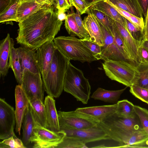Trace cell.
I'll use <instances>...</instances> for the list:
<instances>
[{"instance_id":"6da1fadb","label":"cell","mask_w":148,"mask_h":148,"mask_svg":"<svg viewBox=\"0 0 148 148\" xmlns=\"http://www.w3.org/2000/svg\"><path fill=\"white\" fill-rule=\"evenodd\" d=\"M62 24L53 6L44 5L36 12L19 22L16 38L17 43L36 50L46 42L53 40Z\"/></svg>"},{"instance_id":"7a4b0ae2","label":"cell","mask_w":148,"mask_h":148,"mask_svg":"<svg viewBox=\"0 0 148 148\" xmlns=\"http://www.w3.org/2000/svg\"><path fill=\"white\" fill-rule=\"evenodd\" d=\"M98 125L110 139L118 143L121 148L134 132L142 127L136 117L129 118L120 117L115 113L99 122Z\"/></svg>"},{"instance_id":"3957f363","label":"cell","mask_w":148,"mask_h":148,"mask_svg":"<svg viewBox=\"0 0 148 148\" xmlns=\"http://www.w3.org/2000/svg\"><path fill=\"white\" fill-rule=\"evenodd\" d=\"M70 60L56 49L45 77L42 79L45 91L53 98L59 97L64 90L65 77Z\"/></svg>"},{"instance_id":"277c9868","label":"cell","mask_w":148,"mask_h":148,"mask_svg":"<svg viewBox=\"0 0 148 148\" xmlns=\"http://www.w3.org/2000/svg\"><path fill=\"white\" fill-rule=\"evenodd\" d=\"M53 41L57 49L70 60L84 63L97 60L82 39L72 36H61L55 38Z\"/></svg>"},{"instance_id":"5b68a950","label":"cell","mask_w":148,"mask_h":148,"mask_svg":"<svg viewBox=\"0 0 148 148\" xmlns=\"http://www.w3.org/2000/svg\"><path fill=\"white\" fill-rule=\"evenodd\" d=\"M91 89L88 79L85 77L82 71L69 61L64 79V91L86 104L90 98Z\"/></svg>"},{"instance_id":"8992f818","label":"cell","mask_w":148,"mask_h":148,"mask_svg":"<svg viewBox=\"0 0 148 148\" xmlns=\"http://www.w3.org/2000/svg\"><path fill=\"white\" fill-rule=\"evenodd\" d=\"M102 64L109 78L127 87L134 84L139 75L137 67L126 61L107 60Z\"/></svg>"},{"instance_id":"52a82bcc","label":"cell","mask_w":148,"mask_h":148,"mask_svg":"<svg viewBox=\"0 0 148 148\" xmlns=\"http://www.w3.org/2000/svg\"><path fill=\"white\" fill-rule=\"evenodd\" d=\"M60 130H79L98 125L99 122L76 110L58 112Z\"/></svg>"},{"instance_id":"ba28073f","label":"cell","mask_w":148,"mask_h":148,"mask_svg":"<svg viewBox=\"0 0 148 148\" xmlns=\"http://www.w3.org/2000/svg\"><path fill=\"white\" fill-rule=\"evenodd\" d=\"M66 136L63 130L55 132L36 125L33 130L30 138L34 148H56Z\"/></svg>"},{"instance_id":"9c48e42d","label":"cell","mask_w":148,"mask_h":148,"mask_svg":"<svg viewBox=\"0 0 148 148\" xmlns=\"http://www.w3.org/2000/svg\"><path fill=\"white\" fill-rule=\"evenodd\" d=\"M21 86L29 102L40 100L43 102L45 91L41 73H34L25 70L23 72Z\"/></svg>"},{"instance_id":"30bf717a","label":"cell","mask_w":148,"mask_h":148,"mask_svg":"<svg viewBox=\"0 0 148 148\" xmlns=\"http://www.w3.org/2000/svg\"><path fill=\"white\" fill-rule=\"evenodd\" d=\"M16 123L15 111L3 99H0V139L13 136Z\"/></svg>"},{"instance_id":"8fae6325","label":"cell","mask_w":148,"mask_h":148,"mask_svg":"<svg viewBox=\"0 0 148 148\" xmlns=\"http://www.w3.org/2000/svg\"><path fill=\"white\" fill-rule=\"evenodd\" d=\"M97 20L102 31L104 41V45L101 46V59L104 61L112 60H124L128 62L119 50L115 44L113 36L98 19Z\"/></svg>"},{"instance_id":"7c38bea8","label":"cell","mask_w":148,"mask_h":148,"mask_svg":"<svg viewBox=\"0 0 148 148\" xmlns=\"http://www.w3.org/2000/svg\"><path fill=\"white\" fill-rule=\"evenodd\" d=\"M64 131L66 136L79 138L86 144L103 140H110L106 132L98 125L92 127L79 130Z\"/></svg>"},{"instance_id":"4fadbf2b","label":"cell","mask_w":148,"mask_h":148,"mask_svg":"<svg viewBox=\"0 0 148 148\" xmlns=\"http://www.w3.org/2000/svg\"><path fill=\"white\" fill-rule=\"evenodd\" d=\"M56 49L53 40H51L36 49L37 60L42 79L46 75Z\"/></svg>"},{"instance_id":"5bb4252c","label":"cell","mask_w":148,"mask_h":148,"mask_svg":"<svg viewBox=\"0 0 148 148\" xmlns=\"http://www.w3.org/2000/svg\"><path fill=\"white\" fill-rule=\"evenodd\" d=\"M15 96V130L20 135L23 117L25 110L29 104V100L22 86L19 85L16 86Z\"/></svg>"},{"instance_id":"9a60e30c","label":"cell","mask_w":148,"mask_h":148,"mask_svg":"<svg viewBox=\"0 0 148 148\" xmlns=\"http://www.w3.org/2000/svg\"><path fill=\"white\" fill-rule=\"evenodd\" d=\"M117 103L108 105L78 108L77 111L100 122L116 112Z\"/></svg>"},{"instance_id":"2e32d148","label":"cell","mask_w":148,"mask_h":148,"mask_svg":"<svg viewBox=\"0 0 148 148\" xmlns=\"http://www.w3.org/2000/svg\"><path fill=\"white\" fill-rule=\"evenodd\" d=\"M20 58L23 72L27 70L34 73H41L37 61L36 50L24 46L17 48Z\"/></svg>"},{"instance_id":"e0dca14e","label":"cell","mask_w":148,"mask_h":148,"mask_svg":"<svg viewBox=\"0 0 148 148\" xmlns=\"http://www.w3.org/2000/svg\"><path fill=\"white\" fill-rule=\"evenodd\" d=\"M115 22L132 58L139 65L140 64L139 49L143 40L135 39L122 25L115 21Z\"/></svg>"},{"instance_id":"ac0fdd59","label":"cell","mask_w":148,"mask_h":148,"mask_svg":"<svg viewBox=\"0 0 148 148\" xmlns=\"http://www.w3.org/2000/svg\"><path fill=\"white\" fill-rule=\"evenodd\" d=\"M44 104L46 117V128L55 132L60 131L58 113L53 98L49 95L47 96L44 100Z\"/></svg>"},{"instance_id":"d6986e66","label":"cell","mask_w":148,"mask_h":148,"mask_svg":"<svg viewBox=\"0 0 148 148\" xmlns=\"http://www.w3.org/2000/svg\"><path fill=\"white\" fill-rule=\"evenodd\" d=\"M14 46L13 39L8 33L6 37L0 41V74L1 76L7 75L9 67V59L10 51Z\"/></svg>"},{"instance_id":"ffe728a7","label":"cell","mask_w":148,"mask_h":148,"mask_svg":"<svg viewBox=\"0 0 148 148\" xmlns=\"http://www.w3.org/2000/svg\"><path fill=\"white\" fill-rule=\"evenodd\" d=\"M83 22L90 39L101 46L104 45L103 37L100 25L97 18L93 14H88Z\"/></svg>"},{"instance_id":"44dd1931","label":"cell","mask_w":148,"mask_h":148,"mask_svg":"<svg viewBox=\"0 0 148 148\" xmlns=\"http://www.w3.org/2000/svg\"><path fill=\"white\" fill-rule=\"evenodd\" d=\"M31 112L30 103L26 109L23 119L22 128L23 130L22 141L25 146L30 143L33 130L36 125Z\"/></svg>"},{"instance_id":"7402d4cb","label":"cell","mask_w":148,"mask_h":148,"mask_svg":"<svg viewBox=\"0 0 148 148\" xmlns=\"http://www.w3.org/2000/svg\"><path fill=\"white\" fill-rule=\"evenodd\" d=\"M43 6L37 3L35 0H21L17 10L16 22L26 19Z\"/></svg>"},{"instance_id":"603a6c76","label":"cell","mask_w":148,"mask_h":148,"mask_svg":"<svg viewBox=\"0 0 148 148\" xmlns=\"http://www.w3.org/2000/svg\"><path fill=\"white\" fill-rule=\"evenodd\" d=\"M127 87L114 90H108L98 88L93 93L91 97L95 100H100L106 102L116 103L121 95Z\"/></svg>"},{"instance_id":"cb8c5ba5","label":"cell","mask_w":148,"mask_h":148,"mask_svg":"<svg viewBox=\"0 0 148 148\" xmlns=\"http://www.w3.org/2000/svg\"><path fill=\"white\" fill-rule=\"evenodd\" d=\"M88 8L100 11L122 25L125 28L124 18L105 0L100 1L92 5Z\"/></svg>"},{"instance_id":"d4e9b609","label":"cell","mask_w":148,"mask_h":148,"mask_svg":"<svg viewBox=\"0 0 148 148\" xmlns=\"http://www.w3.org/2000/svg\"><path fill=\"white\" fill-rule=\"evenodd\" d=\"M122 148H148V135L142 127L132 135Z\"/></svg>"},{"instance_id":"484cf974","label":"cell","mask_w":148,"mask_h":148,"mask_svg":"<svg viewBox=\"0 0 148 148\" xmlns=\"http://www.w3.org/2000/svg\"><path fill=\"white\" fill-rule=\"evenodd\" d=\"M21 0H10L3 10L0 12V22L13 25L16 21L17 11Z\"/></svg>"},{"instance_id":"4316f807","label":"cell","mask_w":148,"mask_h":148,"mask_svg":"<svg viewBox=\"0 0 148 148\" xmlns=\"http://www.w3.org/2000/svg\"><path fill=\"white\" fill-rule=\"evenodd\" d=\"M119 8L139 18L143 14L137 0H107Z\"/></svg>"},{"instance_id":"83f0119b","label":"cell","mask_w":148,"mask_h":148,"mask_svg":"<svg viewBox=\"0 0 148 148\" xmlns=\"http://www.w3.org/2000/svg\"><path fill=\"white\" fill-rule=\"evenodd\" d=\"M9 64V67L12 69L17 82L21 86L23 74L21 64L17 49L14 46L10 50Z\"/></svg>"},{"instance_id":"f1b7e54d","label":"cell","mask_w":148,"mask_h":148,"mask_svg":"<svg viewBox=\"0 0 148 148\" xmlns=\"http://www.w3.org/2000/svg\"><path fill=\"white\" fill-rule=\"evenodd\" d=\"M32 114L37 125L46 128V121L45 107L40 100L29 102Z\"/></svg>"},{"instance_id":"f546056e","label":"cell","mask_w":148,"mask_h":148,"mask_svg":"<svg viewBox=\"0 0 148 148\" xmlns=\"http://www.w3.org/2000/svg\"><path fill=\"white\" fill-rule=\"evenodd\" d=\"M116 111V114L120 117L134 118L136 117L134 109V105L127 99L118 101Z\"/></svg>"},{"instance_id":"4dcf8cb0","label":"cell","mask_w":148,"mask_h":148,"mask_svg":"<svg viewBox=\"0 0 148 148\" xmlns=\"http://www.w3.org/2000/svg\"><path fill=\"white\" fill-rule=\"evenodd\" d=\"M112 36L115 44L119 50L128 62L138 67V65L132 59L123 39L116 25L115 21L113 25Z\"/></svg>"},{"instance_id":"1f68e13d","label":"cell","mask_w":148,"mask_h":148,"mask_svg":"<svg viewBox=\"0 0 148 148\" xmlns=\"http://www.w3.org/2000/svg\"><path fill=\"white\" fill-rule=\"evenodd\" d=\"M85 13L94 15L108 32L112 35L114 20L100 11L90 8L87 9Z\"/></svg>"},{"instance_id":"d6a6232c","label":"cell","mask_w":148,"mask_h":148,"mask_svg":"<svg viewBox=\"0 0 148 148\" xmlns=\"http://www.w3.org/2000/svg\"><path fill=\"white\" fill-rule=\"evenodd\" d=\"M71 13L67 14L64 25L69 34L70 36H77L79 39L83 37L75 19L73 14V8L71 7Z\"/></svg>"},{"instance_id":"836d02e7","label":"cell","mask_w":148,"mask_h":148,"mask_svg":"<svg viewBox=\"0 0 148 148\" xmlns=\"http://www.w3.org/2000/svg\"><path fill=\"white\" fill-rule=\"evenodd\" d=\"M86 144L79 138L66 136L62 141L56 148H88Z\"/></svg>"},{"instance_id":"e575fe53","label":"cell","mask_w":148,"mask_h":148,"mask_svg":"<svg viewBox=\"0 0 148 148\" xmlns=\"http://www.w3.org/2000/svg\"><path fill=\"white\" fill-rule=\"evenodd\" d=\"M137 68L139 74L134 84L148 89V64H140Z\"/></svg>"},{"instance_id":"d590c367","label":"cell","mask_w":148,"mask_h":148,"mask_svg":"<svg viewBox=\"0 0 148 148\" xmlns=\"http://www.w3.org/2000/svg\"><path fill=\"white\" fill-rule=\"evenodd\" d=\"M22 141L16 136L15 134L0 142V148H26Z\"/></svg>"},{"instance_id":"8d00e7d4","label":"cell","mask_w":148,"mask_h":148,"mask_svg":"<svg viewBox=\"0 0 148 148\" xmlns=\"http://www.w3.org/2000/svg\"><path fill=\"white\" fill-rule=\"evenodd\" d=\"M134 109L138 117L142 127L148 135V110L140 106L134 105Z\"/></svg>"},{"instance_id":"74e56055","label":"cell","mask_w":148,"mask_h":148,"mask_svg":"<svg viewBox=\"0 0 148 148\" xmlns=\"http://www.w3.org/2000/svg\"><path fill=\"white\" fill-rule=\"evenodd\" d=\"M130 92L135 97L148 104V89L133 84L130 87Z\"/></svg>"},{"instance_id":"f35d334b","label":"cell","mask_w":148,"mask_h":148,"mask_svg":"<svg viewBox=\"0 0 148 148\" xmlns=\"http://www.w3.org/2000/svg\"><path fill=\"white\" fill-rule=\"evenodd\" d=\"M84 43L93 53L94 57L97 60L101 59V46L91 40L90 37L82 39Z\"/></svg>"},{"instance_id":"ab89813d","label":"cell","mask_w":148,"mask_h":148,"mask_svg":"<svg viewBox=\"0 0 148 148\" xmlns=\"http://www.w3.org/2000/svg\"><path fill=\"white\" fill-rule=\"evenodd\" d=\"M126 29L131 36L135 39L143 40L144 34L129 21L124 18Z\"/></svg>"},{"instance_id":"60d3db41","label":"cell","mask_w":148,"mask_h":148,"mask_svg":"<svg viewBox=\"0 0 148 148\" xmlns=\"http://www.w3.org/2000/svg\"><path fill=\"white\" fill-rule=\"evenodd\" d=\"M73 14L76 23L81 32L83 38L90 37V36L85 28L83 21L82 19L80 12L76 10L75 13L73 11Z\"/></svg>"},{"instance_id":"b9f144b4","label":"cell","mask_w":148,"mask_h":148,"mask_svg":"<svg viewBox=\"0 0 148 148\" xmlns=\"http://www.w3.org/2000/svg\"><path fill=\"white\" fill-rule=\"evenodd\" d=\"M72 6H74L80 12L81 15L85 13L89 6L85 0H69Z\"/></svg>"},{"instance_id":"7bdbcfd3","label":"cell","mask_w":148,"mask_h":148,"mask_svg":"<svg viewBox=\"0 0 148 148\" xmlns=\"http://www.w3.org/2000/svg\"><path fill=\"white\" fill-rule=\"evenodd\" d=\"M54 5L57 10L65 11L72 6L69 0H55Z\"/></svg>"},{"instance_id":"ee69618b","label":"cell","mask_w":148,"mask_h":148,"mask_svg":"<svg viewBox=\"0 0 148 148\" xmlns=\"http://www.w3.org/2000/svg\"><path fill=\"white\" fill-rule=\"evenodd\" d=\"M139 53L140 64H148V50L143 45L142 43L139 49Z\"/></svg>"},{"instance_id":"f6af8a7d","label":"cell","mask_w":148,"mask_h":148,"mask_svg":"<svg viewBox=\"0 0 148 148\" xmlns=\"http://www.w3.org/2000/svg\"><path fill=\"white\" fill-rule=\"evenodd\" d=\"M145 17H146L148 8V0H137Z\"/></svg>"},{"instance_id":"bcb514c9","label":"cell","mask_w":148,"mask_h":148,"mask_svg":"<svg viewBox=\"0 0 148 148\" xmlns=\"http://www.w3.org/2000/svg\"><path fill=\"white\" fill-rule=\"evenodd\" d=\"M55 0H35L36 3L42 5L52 6L54 5Z\"/></svg>"},{"instance_id":"7dc6e473","label":"cell","mask_w":148,"mask_h":148,"mask_svg":"<svg viewBox=\"0 0 148 148\" xmlns=\"http://www.w3.org/2000/svg\"><path fill=\"white\" fill-rule=\"evenodd\" d=\"M145 23V29L144 30V40H148V8L147 15L145 18L144 21Z\"/></svg>"},{"instance_id":"c3c4849f","label":"cell","mask_w":148,"mask_h":148,"mask_svg":"<svg viewBox=\"0 0 148 148\" xmlns=\"http://www.w3.org/2000/svg\"><path fill=\"white\" fill-rule=\"evenodd\" d=\"M65 11L58 10L57 11V14L58 18L61 21L65 20L66 16Z\"/></svg>"},{"instance_id":"681fc988","label":"cell","mask_w":148,"mask_h":148,"mask_svg":"<svg viewBox=\"0 0 148 148\" xmlns=\"http://www.w3.org/2000/svg\"><path fill=\"white\" fill-rule=\"evenodd\" d=\"M10 0H0V12L2 11L8 4Z\"/></svg>"},{"instance_id":"f907efd6","label":"cell","mask_w":148,"mask_h":148,"mask_svg":"<svg viewBox=\"0 0 148 148\" xmlns=\"http://www.w3.org/2000/svg\"><path fill=\"white\" fill-rule=\"evenodd\" d=\"M103 0H85L88 4L89 6V7L95 3Z\"/></svg>"},{"instance_id":"816d5d0a","label":"cell","mask_w":148,"mask_h":148,"mask_svg":"<svg viewBox=\"0 0 148 148\" xmlns=\"http://www.w3.org/2000/svg\"><path fill=\"white\" fill-rule=\"evenodd\" d=\"M142 44L148 50V40H143Z\"/></svg>"}]
</instances>
